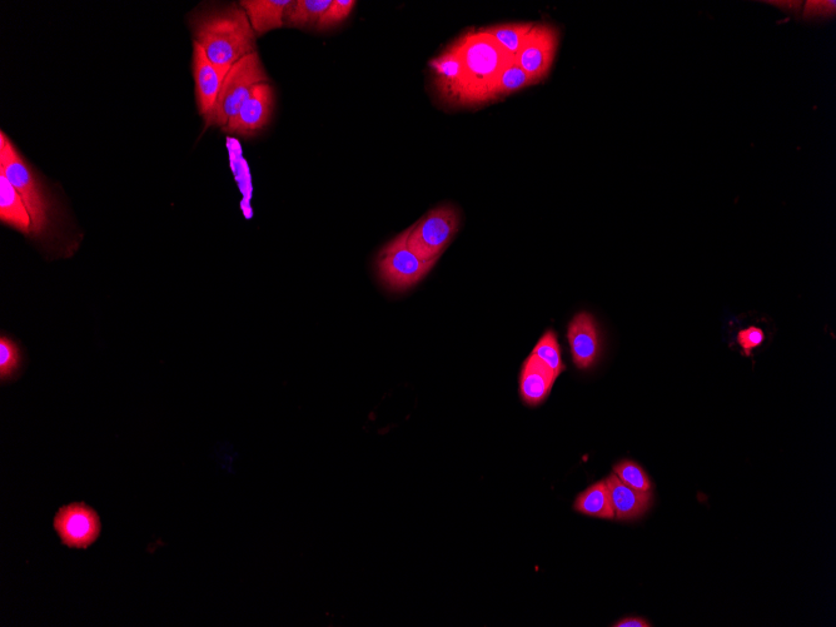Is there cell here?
I'll list each match as a JSON object with an SVG mask.
<instances>
[{"instance_id": "1", "label": "cell", "mask_w": 836, "mask_h": 627, "mask_svg": "<svg viewBox=\"0 0 836 627\" xmlns=\"http://www.w3.org/2000/svg\"><path fill=\"white\" fill-rule=\"evenodd\" d=\"M515 57L485 29L465 33L431 61L434 86L450 106L475 107L492 101V91Z\"/></svg>"}, {"instance_id": "2", "label": "cell", "mask_w": 836, "mask_h": 627, "mask_svg": "<svg viewBox=\"0 0 836 627\" xmlns=\"http://www.w3.org/2000/svg\"><path fill=\"white\" fill-rule=\"evenodd\" d=\"M189 26L194 43L226 74L242 58L257 52L256 33L240 4L197 11L189 18Z\"/></svg>"}, {"instance_id": "3", "label": "cell", "mask_w": 836, "mask_h": 627, "mask_svg": "<svg viewBox=\"0 0 836 627\" xmlns=\"http://www.w3.org/2000/svg\"><path fill=\"white\" fill-rule=\"evenodd\" d=\"M0 173L9 179L26 203L32 218V237L44 243L53 241L62 226L59 203L4 132L0 134Z\"/></svg>"}, {"instance_id": "4", "label": "cell", "mask_w": 836, "mask_h": 627, "mask_svg": "<svg viewBox=\"0 0 836 627\" xmlns=\"http://www.w3.org/2000/svg\"><path fill=\"white\" fill-rule=\"evenodd\" d=\"M267 82H270V78L263 67L260 54L256 52L242 58L227 73L215 107L204 117L206 126L225 128L250 97L252 89Z\"/></svg>"}, {"instance_id": "5", "label": "cell", "mask_w": 836, "mask_h": 627, "mask_svg": "<svg viewBox=\"0 0 836 627\" xmlns=\"http://www.w3.org/2000/svg\"><path fill=\"white\" fill-rule=\"evenodd\" d=\"M460 227V215L451 204L436 207L408 228L407 246L422 261H439Z\"/></svg>"}, {"instance_id": "6", "label": "cell", "mask_w": 836, "mask_h": 627, "mask_svg": "<svg viewBox=\"0 0 836 627\" xmlns=\"http://www.w3.org/2000/svg\"><path fill=\"white\" fill-rule=\"evenodd\" d=\"M408 230L382 248L377 258L381 280L392 291H406L417 285L436 265L418 258L407 246Z\"/></svg>"}, {"instance_id": "7", "label": "cell", "mask_w": 836, "mask_h": 627, "mask_svg": "<svg viewBox=\"0 0 836 627\" xmlns=\"http://www.w3.org/2000/svg\"><path fill=\"white\" fill-rule=\"evenodd\" d=\"M53 527L64 546L84 550L101 536L102 521L91 506L84 502H74L58 510Z\"/></svg>"}, {"instance_id": "8", "label": "cell", "mask_w": 836, "mask_h": 627, "mask_svg": "<svg viewBox=\"0 0 836 627\" xmlns=\"http://www.w3.org/2000/svg\"><path fill=\"white\" fill-rule=\"evenodd\" d=\"M559 46V31L551 24H534L524 44L516 54L515 62L540 83L549 74Z\"/></svg>"}, {"instance_id": "9", "label": "cell", "mask_w": 836, "mask_h": 627, "mask_svg": "<svg viewBox=\"0 0 836 627\" xmlns=\"http://www.w3.org/2000/svg\"><path fill=\"white\" fill-rule=\"evenodd\" d=\"M275 109V89L270 82L258 84L235 117L222 128L228 134L250 137L271 122Z\"/></svg>"}, {"instance_id": "10", "label": "cell", "mask_w": 836, "mask_h": 627, "mask_svg": "<svg viewBox=\"0 0 836 627\" xmlns=\"http://www.w3.org/2000/svg\"><path fill=\"white\" fill-rule=\"evenodd\" d=\"M192 69L198 112L202 117H206L215 107L227 74L209 61L197 43H193Z\"/></svg>"}, {"instance_id": "11", "label": "cell", "mask_w": 836, "mask_h": 627, "mask_svg": "<svg viewBox=\"0 0 836 627\" xmlns=\"http://www.w3.org/2000/svg\"><path fill=\"white\" fill-rule=\"evenodd\" d=\"M567 338L575 365L581 370L594 365L600 353V336L594 317L590 313L582 312L574 317L569 325Z\"/></svg>"}, {"instance_id": "12", "label": "cell", "mask_w": 836, "mask_h": 627, "mask_svg": "<svg viewBox=\"0 0 836 627\" xmlns=\"http://www.w3.org/2000/svg\"><path fill=\"white\" fill-rule=\"evenodd\" d=\"M556 378L555 373L539 357L531 353L522 367L520 376V392L527 405L536 406L544 402L550 395Z\"/></svg>"}, {"instance_id": "13", "label": "cell", "mask_w": 836, "mask_h": 627, "mask_svg": "<svg viewBox=\"0 0 836 627\" xmlns=\"http://www.w3.org/2000/svg\"><path fill=\"white\" fill-rule=\"evenodd\" d=\"M0 222L24 236L33 235L32 218L26 203L3 173H0Z\"/></svg>"}, {"instance_id": "14", "label": "cell", "mask_w": 836, "mask_h": 627, "mask_svg": "<svg viewBox=\"0 0 836 627\" xmlns=\"http://www.w3.org/2000/svg\"><path fill=\"white\" fill-rule=\"evenodd\" d=\"M606 484L609 486L611 504L617 519L633 520L648 511L651 502L650 492L633 489L615 474L606 480Z\"/></svg>"}, {"instance_id": "15", "label": "cell", "mask_w": 836, "mask_h": 627, "mask_svg": "<svg viewBox=\"0 0 836 627\" xmlns=\"http://www.w3.org/2000/svg\"><path fill=\"white\" fill-rule=\"evenodd\" d=\"M290 3L291 0H242L240 6L245 9L256 36L261 37L285 26V14Z\"/></svg>"}, {"instance_id": "16", "label": "cell", "mask_w": 836, "mask_h": 627, "mask_svg": "<svg viewBox=\"0 0 836 627\" xmlns=\"http://www.w3.org/2000/svg\"><path fill=\"white\" fill-rule=\"evenodd\" d=\"M331 4L332 0H291L285 14V24L295 28H317L318 22Z\"/></svg>"}, {"instance_id": "17", "label": "cell", "mask_w": 836, "mask_h": 627, "mask_svg": "<svg viewBox=\"0 0 836 627\" xmlns=\"http://www.w3.org/2000/svg\"><path fill=\"white\" fill-rule=\"evenodd\" d=\"M575 510L581 514L600 517V519H614L615 511L606 481L595 484L577 497Z\"/></svg>"}, {"instance_id": "18", "label": "cell", "mask_w": 836, "mask_h": 627, "mask_svg": "<svg viewBox=\"0 0 836 627\" xmlns=\"http://www.w3.org/2000/svg\"><path fill=\"white\" fill-rule=\"evenodd\" d=\"M532 27H534L532 23L500 24V26L485 28V31L512 57H516Z\"/></svg>"}, {"instance_id": "19", "label": "cell", "mask_w": 836, "mask_h": 627, "mask_svg": "<svg viewBox=\"0 0 836 627\" xmlns=\"http://www.w3.org/2000/svg\"><path fill=\"white\" fill-rule=\"evenodd\" d=\"M535 81L515 61L506 69L492 91V101L510 96L520 89L534 86Z\"/></svg>"}, {"instance_id": "20", "label": "cell", "mask_w": 836, "mask_h": 627, "mask_svg": "<svg viewBox=\"0 0 836 627\" xmlns=\"http://www.w3.org/2000/svg\"><path fill=\"white\" fill-rule=\"evenodd\" d=\"M23 366V352L21 346L11 337H0V380L7 382L16 378Z\"/></svg>"}, {"instance_id": "21", "label": "cell", "mask_w": 836, "mask_h": 627, "mask_svg": "<svg viewBox=\"0 0 836 627\" xmlns=\"http://www.w3.org/2000/svg\"><path fill=\"white\" fill-rule=\"evenodd\" d=\"M535 356L539 357L557 377L565 370L564 362H562L561 348L559 341H557L556 333L554 331H547L544 336L537 342L534 352Z\"/></svg>"}, {"instance_id": "22", "label": "cell", "mask_w": 836, "mask_h": 627, "mask_svg": "<svg viewBox=\"0 0 836 627\" xmlns=\"http://www.w3.org/2000/svg\"><path fill=\"white\" fill-rule=\"evenodd\" d=\"M614 474L624 482L641 492H650L651 482L646 472L633 461H622L615 466Z\"/></svg>"}, {"instance_id": "23", "label": "cell", "mask_w": 836, "mask_h": 627, "mask_svg": "<svg viewBox=\"0 0 836 627\" xmlns=\"http://www.w3.org/2000/svg\"><path fill=\"white\" fill-rule=\"evenodd\" d=\"M355 6L356 2H353V0H332L331 7L323 14L320 22H318L317 29L326 31V29L346 21Z\"/></svg>"}, {"instance_id": "24", "label": "cell", "mask_w": 836, "mask_h": 627, "mask_svg": "<svg viewBox=\"0 0 836 627\" xmlns=\"http://www.w3.org/2000/svg\"><path fill=\"white\" fill-rule=\"evenodd\" d=\"M764 341L765 333L758 327L745 328V330L740 331L738 335V342L741 348H743L745 356H750L751 352H753L755 348L763 345Z\"/></svg>"}, {"instance_id": "25", "label": "cell", "mask_w": 836, "mask_h": 627, "mask_svg": "<svg viewBox=\"0 0 836 627\" xmlns=\"http://www.w3.org/2000/svg\"><path fill=\"white\" fill-rule=\"evenodd\" d=\"M616 627H650L648 621L640 619V617H627V619L617 622Z\"/></svg>"}]
</instances>
